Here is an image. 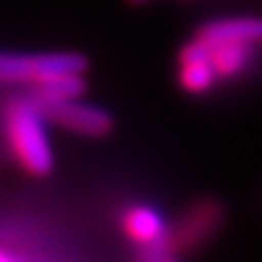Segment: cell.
I'll use <instances>...</instances> for the list:
<instances>
[{"label":"cell","mask_w":262,"mask_h":262,"mask_svg":"<svg viewBox=\"0 0 262 262\" xmlns=\"http://www.w3.org/2000/svg\"><path fill=\"white\" fill-rule=\"evenodd\" d=\"M48 122L44 105L35 94L13 98L3 114L7 149L24 173L35 177L48 175L55 166Z\"/></svg>","instance_id":"cell-1"},{"label":"cell","mask_w":262,"mask_h":262,"mask_svg":"<svg viewBox=\"0 0 262 262\" xmlns=\"http://www.w3.org/2000/svg\"><path fill=\"white\" fill-rule=\"evenodd\" d=\"M227 210L216 196H199L179 212L173 225H168L166 238L155 247L146 260H177L203 249L225 225Z\"/></svg>","instance_id":"cell-2"},{"label":"cell","mask_w":262,"mask_h":262,"mask_svg":"<svg viewBox=\"0 0 262 262\" xmlns=\"http://www.w3.org/2000/svg\"><path fill=\"white\" fill-rule=\"evenodd\" d=\"M88 59L81 53H0V85L39 88L57 77L85 75Z\"/></svg>","instance_id":"cell-3"},{"label":"cell","mask_w":262,"mask_h":262,"mask_svg":"<svg viewBox=\"0 0 262 262\" xmlns=\"http://www.w3.org/2000/svg\"><path fill=\"white\" fill-rule=\"evenodd\" d=\"M42 105L53 125L61 127L66 131H72L77 136L105 138L116 127V120H114V116L107 110L92 103H83L81 96L66 98V101H42Z\"/></svg>","instance_id":"cell-4"},{"label":"cell","mask_w":262,"mask_h":262,"mask_svg":"<svg viewBox=\"0 0 262 262\" xmlns=\"http://www.w3.org/2000/svg\"><path fill=\"white\" fill-rule=\"evenodd\" d=\"M175 79L179 90L192 96H201L208 94L210 90H214L221 79L216 75L214 63H212V48L208 42L192 35V39H188L179 48Z\"/></svg>","instance_id":"cell-5"},{"label":"cell","mask_w":262,"mask_h":262,"mask_svg":"<svg viewBox=\"0 0 262 262\" xmlns=\"http://www.w3.org/2000/svg\"><path fill=\"white\" fill-rule=\"evenodd\" d=\"M120 229L125 238L138 247V256L144 258L166 238L168 223L155 208L146 203H131L120 212Z\"/></svg>","instance_id":"cell-6"},{"label":"cell","mask_w":262,"mask_h":262,"mask_svg":"<svg viewBox=\"0 0 262 262\" xmlns=\"http://www.w3.org/2000/svg\"><path fill=\"white\" fill-rule=\"evenodd\" d=\"M208 44H253L262 46V15H234L203 22L194 31Z\"/></svg>","instance_id":"cell-7"},{"label":"cell","mask_w":262,"mask_h":262,"mask_svg":"<svg viewBox=\"0 0 262 262\" xmlns=\"http://www.w3.org/2000/svg\"><path fill=\"white\" fill-rule=\"evenodd\" d=\"M212 63L221 81L241 79L256 63L260 46L253 44H214L212 46Z\"/></svg>","instance_id":"cell-8"},{"label":"cell","mask_w":262,"mask_h":262,"mask_svg":"<svg viewBox=\"0 0 262 262\" xmlns=\"http://www.w3.org/2000/svg\"><path fill=\"white\" fill-rule=\"evenodd\" d=\"M7 260H13L11 253H7L3 247H0V262H7Z\"/></svg>","instance_id":"cell-9"},{"label":"cell","mask_w":262,"mask_h":262,"mask_svg":"<svg viewBox=\"0 0 262 262\" xmlns=\"http://www.w3.org/2000/svg\"><path fill=\"white\" fill-rule=\"evenodd\" d=\"M129 5H136V7H140V5H146V3H153V0H127Z\"/></svg>","instance_id":"cell-10"}]
</instances>
